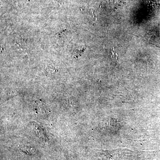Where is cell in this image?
Wrapping results in <instances>:
<instances>
[{
  "mask_svg": "<svg viewBox=\"0 0 160 160\" xmlns=\"http://www.w3.org/2000/svg\"><path fill=\"white\" fill-rule=\"evenodd\" d=\"M110 57L112 61H118V56L117 53H116L114 51V49H111V54H110Z\"/></svg>",
  "mask_w": 160,
  "mask_h": 160,
  "instance_id": "1",
  "label": "cell"
},
{
  "mask_svg": "<svg viewBox=\"0 0 160 160\" xmlns=\"http://www.w3.org/2000/svg\"><path fill=\"white\" fill-rule=\"evenodd\" d=\"M47 72L49 73H52L56 71V69H55L54 66H48L47 69Z\"/></svg>",
  "mask_w": 160,
  "mask_h": 160,
  "instance_id": "2",
  "label": "cell"
}]
</instances>
